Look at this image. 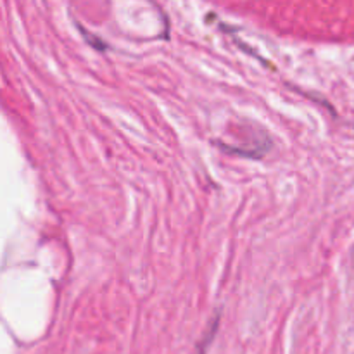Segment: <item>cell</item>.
<instances>
[{
	"label": "cell",
	"instance_id": "cell-1",
	"mask_svg": "<svg viewBox=\"0 0 354 354\" xmlns=\"http://www.w3.org/2000/svg\"><path fill=\"white\" fill-rule=\"evenodd\" d=\"M221 313H223V308H220V310H216V313L213 315V320L209 322V327H207L206 332H204V337L201 339L199 344H197L196 354H206L207 349H209L211 342H213V339L216 337L218 327H220Z\"/></svg>",
	"mask_w": 354,
	"mask_h": 354
},
{
	"label": "cell",
	"instance_id": "cell-2",
	"mask_svg": "<svg viewBox=\"0 0 354 354\" xmlns=\"http://www.w3.org/2000/svg\"><path fill=\"white\" fill-rule=\"evenodd\" d=\"M75 24H76L78 31H80V33H82V37L85 38L86 44H88L90 47H93V48H95V50H99V52H106L107 48H109V45H107L106 41L102 40V38L97 37V35H93V33H90V31L86 30L85 26H82V24H78V23H75Z\"/></svg>",
	"mask_w": 354,
	"mask_h": 354
}]
</instances>
